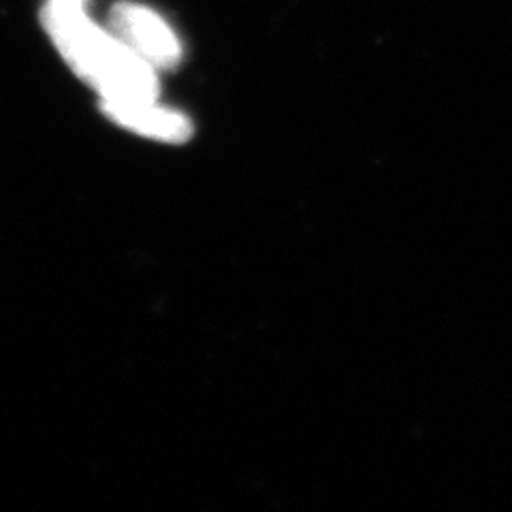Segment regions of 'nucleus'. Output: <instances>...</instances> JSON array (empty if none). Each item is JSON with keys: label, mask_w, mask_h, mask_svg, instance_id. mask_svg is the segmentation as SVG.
<instances>
[{"label": "nucleus", "mask_w": 512, "mask_h": 512, "mask_svg": "<svg viewBox=\"0 0 512 512\" xmlns=\"http://www.w3.org/2000/svg\"><path fill=\"white\" fill-rule=\"evenodd\" d=\"M43 24L69 67L99 92L101 105L158 101V71L114 32L96 26L82 5L50 0Z\"/></svg>", "instance_id": "nucleus-1"}, {"label": "nucleus", "mask_w": 512, "mask_h": 512, "mask_svg": "<svg viewBox=\"0 0 512 512\" xmlns=\"http://www.w3.org/2000/svg\"><path fill=\"white\" fill-rule=\"evenodd\" d=\"M109 30L156 71L178 67L182 41L156 11L135 3H122L109 18Z\"/></svg>", "instance_id": "nucleus-2"}, {"label": "nucleus", "mask_w": 512, "mask_h": 512, "mask_svg": "<svg viewBox=\"0 0 512 512\" xmlns=\"http://www.w3.org/2000/svg\"><path fill=\"white\" fill-rule=\"evenodd\" d=\"M103 114L139 137L154 139L160 143H186L192 137V122L178 109L150 103L131 105H101Z\"/></svg>", "instance_id": "nucleus-3"}, {"label": "nucleus", "mask_w": 512, "mask_h": 512, "mask_svg": "<svg viewBox=\"0 0 512 512\" xmlns=\"http://www.w3.org/2000/svg\"><path fill=\"white\" fill-rule=\"evenodd\" d=\"M56 3H64V5H82V7H84V0H56Z\"/></svg>", "instance_id": "nucleus-4"}]
</instances>
